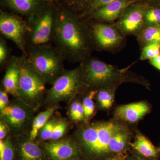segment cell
<instances>
[{"instance_id":"f35d334b","label":"cell","mask_w":160,"mask_h":160,"mask_svg":"<svg viewBox=\"0 0 160 160\" xmlns=\"http://www.w3.org/2000/svg\"><path fill=\"white\" fill-rule=\"evenodd\" d=\"M132 160H140L139 158H138L137 159Z\"/></svg>"},{"instance_id":"9c48e42d","label":"cell","mask_w":160,"mask_h":160,"mask_svg":"<svg viewBox=\"0 0 160 160\" xmlns=\"http://www.w3.org/2000/svg\"><path fill=\"white\" fill-rule=\"evenodd\" d=\"M87 21L94 49L113 52L122 48L126 43V36L114 24Z\"/></svg>"},{"instance_id":"ba28073f","label":"cell","mask_w":160,"mask_h":160,"mask_svg":"<svg viewBox=\"0 0 160 160\" xmlns=\"http://www.w3.org/2000/svg\"><path fill=\"white\" fill-rule=\"evenodd\" d=\"M35 112L31 106L16 98L1 111L0 118L9 127L12 137L29 135Z\"/></svg>"},{"instance_id":"4fadbf2b","label":"cell","mask_w":160,"mask_h":160,"mask_svg":"<svg viewBox=\"0 0 160 160\" xmlns=\"http://www.w3.org/2000/svg\"><path fill=\"white\" fill-rule=\"evenodd\" d=\"M142 0H117L97 9L84 19L111 23L118 20L130 5Z\"/></svg>"},{"instance_id":"7a4b0ae2","label":"cell","mask_w":160,"mask_h":160,"mask_svg":"<svg viewBox=\"0 0 160 160\" xmlns=\"http://www.w3.org/2000/svg\"><path fill=\"white\" fill-rule=\"evenodd\" d=\"M81 63L83 66L82 92L118 86L127 82L148 86L145 80L129 74L126 69H119L98 59L90 57Z\"/></svg>"},{"instance_id":"44dd1931","label":"cell","mask_w":160,"mask_h":160,"mask_svg":"<svg viewBox=\"0 0 160 160\" xmlns=\"http://www.w3.org/2000/svg\"><path fill=\"white\" fill-rule=\"evenodd\" d=\"M137 38L141 49L150 44L160 43V25L144 28Z\"/></svg>"},{"instance_id":"9a60e30c","label":"cell","mask_w":160,"mask_h":160,"mask_svg":"<svg viewBox=\"0 0 160 160\" xmlns=\"http://www.w3.org/2000/svg\"><path fill=\"white\" fill-rule=\"evenodd\" d=\"M15 139L19 157L21 160H46V155L29 135L12 137Z\"/></svg>"},{"instance_id":"83f0119b","label":"cell","mask_w":160,"mask_h":160,"mask_svg":"<svg viewBox=\"0 0 160 160\" xmlns=\"http://www.w3.org/2000/svg\"><path fill=\"white\" fill-rule=\"evenodd\" d=\"M69 126L68 121L65 118L58 119L55 125L52 136L49 141H55L61 139L67 131Z\"/></svg>"},{"instance_id":"52a82bcc","label":"cell","mask_w":160,"mask_h":160,"mask_svg":"<svg viewBox=\"0 0 160 160\" xmlns=\"http://www.w3.org/2000/svg\"><path fill=\"white\" fill-rule=\"evenodd\" d=\"M27 56L47 84L52 85L65 70L64 58L52 44L28 49Z\"/></svg>"},{"instance_id":"ac0fdd59","label":"cell","mask_w":160,"mask_h":160,"mask_svg":"<svg viewBox=\"0 0 160 160\" xmlns=\"http://www.w3.org/2000/svg\"><path fill=\"white\" fill-rule=\"evenodd\" d=\"M59 108V105L48 107L46 110L40 112L37 116L35 117L32 122L31 131L29 134L30 139L32 141L36 140L40 129L46 125L51 118L55 112Z\"/></svg>"},{"instance_id":"e0dca14e","label":"cell","mask_w":160,"mask_h":160,"mask_svg":"<svg viewBox=\"0 0 160 160\" xmlns=\"http://www.w3.org/2000/svg\"><path fill=\"white\" fill-rule=\"evenodd\" d=\"M13 11L29 18L46 5L44 0H2Z\"/></svg>"},{"instance_id":"1f68e13d","label":"cell","mask_w":160,"mask_h":160,"mask_svg":"<svg viewBox=\"0 0 160 160\" xmlns=\"http://www.w3.org/2000/svg\"><path fill=\"white\" fill-rule=\"evenodd\" d=\"M94 0H67V2L70 6L84 9V10Z\"/></svg>"},{"instance_id":"5b68a950","label":"cell","mask_w":160,"mask_h":160,"mask_svg":"<svg viewBox=\"0 0 160 160\" xmlns=\"http://www.w3.org/2000/svg\"><path fill=\"white\" fill-rule=\"evenodd\" d=\"M83 66L82 63L75 69L66 70L47 90L43 104L47 107L61 102L70 104L78 94L82 92Z\"/></svg>"},{"instance_id":"484cf974","label":"cell","mask_w":160,"mask_h":160,"mask_svg":"<svg viewBox=\"0 0 160 160\" xmlns=\"http://www.w3.org/2000/svg\"><path fill=\"white\" fill-rule=\"evenodd\" d=\"M144 27L160 25V6H148L144 18Z\"/></svg>"},{"instance_id":"74e56055","label":"cell","mask_w":160,"mask_h":160,"mask_svg":"<svg viewBox=\"0 0 160 160\" xmlns=\"http://www.w3.org/2000/svg\"><path fill=\"white\" fill-rule=\"evenodd\" d=\"M140 159V160H147L146 159H145L141 158H139Z\"/></svg>"},{"instance_id":"3957f363","label":"cell","mask_w":160,"mask_h":160,"mask_svg":"<svg viewBox=\"0 0 160 160\" xmlns=\"http://www.w3.org/2000/svg\"><path fill=\"white\" fill-rule=\"evenodd\" d=\"M77 129L73 139L82 151L90 157L102 156L109 152V143L112 137L125 127L116 121H107L85 124Z\"/></svg>"},{"instance_id":"4316f807","label":"cell","mask_w":160,"mask_h":160,"mask_svg":"<svg viewBox=\"0 0 160 160\" xmlns=\"http://www.w3.org/2000/svg\"><path fill=\"white\" fill-rule=\"evenodd\" d=\"M58 119L56 117L51 118L46 125L40 129L36 138L38 139V142H41L51 139L54 126Z\"/></svg>"},{"instance_id":"d6a6232c","label":"cell","mask_w":160,"mask_h":160,"mask_svg":"<svg viewBox=\"0 0 160 160\" xmlns=\"http://www.w3.org/2000/svg\"><path fill=\"white\" fill-rule=\"evenodd\" d=\"M9 103L8 93L2 88L0 90V111L3 110Z\"/></svg>"},{"instance_id":"8d00e7d4","label":"cell","mask_w":160,"mask_h":160,"mask_svg":"<svg viewBox=\"0 0 160 160\" xmlns=\"http://www.w3.org/2000/svg\"><path fill=\"white\" fill-rule=\"evenodd\" d=\"M152 2L157 4H160V0H150Z\"/></svg>"},{"instance_id":"e575fe53","label":"cell","mask_w":160,"mask_h":160,"mask_svg":"<svg viewBox=\"0 0 160 160\" xmlns=\"http://www.w3.org/2000/svg\"><path fill=\"white\" fill-rule=\"evenodd\" d=\"M149 63L160 71V53L157 56L149 60Z\"/></svg>"},{"instance_id":"f1b7e54d","label":"cell","mask_w":160,"mask_h":160,"mask_svg":"<svg viewBox=\"0 0 160 160\" xmlns=\"http://www.w3.org/2000/svg\"><path fill=\"white\" fill-rule=\"evenodd\" d=\"M140 59L142 61L150 60L160 53V43H155L147 45L141 49Z\"/></svg>"},{"instance_id":"836d02e7","label":"cell","mask_w":160,"mask_h":160,"mask_svg":"<svg viewBox=\"0 0 160 160\" xmlns=\"http://www.w3.org/2000/svg\"><path fill=\"white\" fill-rule=\"evenodd\" d=\"M10 133V130L8 126L3 122L1 121L0 122V140H4Z\"/></svg>"},{"instance_id":"cb8c5ba5","label":"cell","mask_w":160,"mask_h":160,"mask_svg":"<svg viewBox=\"0 0 160 160\" xmlns=\"http://www.w3.org/2000/svg\"><path fill=\"white\" fill-rule=\"evenodd\" d=\"M98 91V90H89L85 92L86 94L82 100L84 110L85 124L89 123L94 115L95 106L93 99Z\"/></svg>"},{"instance_id":"d4e9b609","label":"cell","mask_w":160,"mask_h":160,"mask_svg":"<svg viewBox=\"0 0 160 160\" xmlns=\"http://www.w3.org/2000/svg\"><path fill=\"white\" fill-rule=\"evenodd\" d=\"M15 148L12 137L7 136L0 140V160H14Z\"/></svg>"},{"instance_id":"7c38bea8","label":"cell","mask_w":160,"mask_h":160,"mask_svg":"<svg viewBox=\"0 0 160 160\" xmlns=\"http://www.w3.org/2000/svg\"><path fill=\"white\" fill-rule=\"evenodd\" d=\"M42 148L50 160L78 159L82 154L79 145L73 139L45 142L42 143Z\"/></svg>"},{"instance_id":"8fae6325","label":"cell","mask_w":160,"mask_h":160,"mask_svg":"<svg viewBox=\"0 0 160 160\" xmlns=\"http://www.w3.org/2000/svg\"><path fill=\"white\" fill-rule=\"evenodd\" d=\"M149 4L142 1L130 5L114 25L126 36L137 37L145 28L144 18Z\"/></svg>"},{"instance_id":"d6986e66","label":"cell","mask_w":160,"mask_h":160,"mask_svg":"<svg viewBox=\"0 0 160 160\" xmlns=\"http://www.w3.org/2000/svg\"><path fill=\"white\" fill-rule=\"evenodd\" d=\"M131 146L140 154L146 158H155L157 150L152 143L142 133L136 135L135 140Z\"/></svg>"},{"instance_id":"d590c367","label":"cell","mask_w":160,"mask_h":160,"mask_svg":"<svg viewBox=\"0 0 160 160\" xmlns=\"http://www.w3.org/2000/svg\"><path fill=\"white\" fill-rule=\"evenodd\" d=\"M125 156L119 154L105 160H125Z\"/></svg>"},{"instance_id":"ab89813d","label":"cell","mask_w":160,"mask_h":160,"mask_svg":"<svg viewBox=\"0 0 160 160\" xmlns=\"http://www.w3.org/2000/svg\"><path fill=\"white\" fill-rule=\"evenodd\" d=\"M79 160V159H76V160Z\"/></svg>"},{"instance_id":"30bf717a","label":"cell","mask_w":160,"mask_h":160,"mask_svg":"<svg viewBox=\"0 0 160 160\" xmlns=\"http://www.w3.org/2000/svg\"><path fill=\"white\" fill-rule=\"evenodd\" d=\"M28 22L15 15L1 11L0 31L5 38L11 40L27 56L26 38L30 31Z\"/></svg>"},{"instance_id":"2e32d148","label":"cell","mask_w":160,"mask_h":160,"mask_svg":"<svg viewBox=\"0 0 160 160\" xmlns=\"http://www.w3.org/2000/svg\"><path fill=\"white\" fill-rule=\"evenodd\" d=\"M6 67V73L2 80V88L8 94L18 98L20 74L19 57L12 56Z\"/></svg>"},{"instance_id":"5bb4252c","label":"cell","mask_w":160,"mask_h":160,"mask_svg":"<svg viewBox=\"0 0 160 160\" xmlns=\"http://www.w3.org/2000/svg\"><path fill=\"white\" fill-rule=\"evenodd\" d=\"M150 110L147 103L140 102L118 106L115 110L114 115L118 119L135 123L138 122Z\"/></svg>"},{"instance_id":"ffe728a7","label":"cell","mask_w":160,"mask_h":160,"mask_svg":"<svg viewBox=\"0 0 160 160\" xmlns=\"http://www.w3.org/2000/svg\"><path fill=\"white\" fill-rule=\"evenodd\" d=\"M129 136L130 132L126 126L116 132L109 140V152L120 153L122 152L129 142Z\"/></svg>"},{"instance_id":"8992f818","label":"cell","mask_w":160,"mask_h":160,"mask_svg":"<svg viewBox=\"0 0 160 160\" xmlns=\"http://www.w3.org/2000/svg\"><path fill=\"white\" fill-rule=\"evenodd\" d=\"M59 10L46 6L28 18L30 27L26 38V51L28 49L52 44L56 32Z\"/></svg>"},{"instance_id":"277c9868","label":"cell","mask_w":160,"mask_h":160,"mask_svg":"<svg viewBox=\"0 0 160 160\" xmlns=\"http://www.w3.org/2000/svg\"><path fill=\"white\" fill-rule=\"evenodd\" d=\"M19 80L18 97L36 111L43 104L47 89L46 81L32 66L27 56L19 57Z\"/></svg>"},{"instance_id":"603a6c76","label":"cell","mask_w":160,"mask_h":160,"mask_svg":"<svg viewBox=\"0 0 160 160\" xmlns=\"http://www.w3.org/2000/svg\"><path fill=\"white\" fill-rule=\"evenodd\" d=\"M68 115L72 122L78 123L85 122V116L82 100L76 97L69 104Z\"/></svg>"},{"instance_id":"7402d4cb","label":"cell","mask_w":160,"mask_h":160,"mask_svg":"<svg viewBox=\"0 0 160 160\" xmlns=\"http://www.w3.org/2000/svg\"><path fill=\"white\" fill-rule=\"evenodd\" d=\"M117 86H111L98 90L95 97L100 109L108 110L111 108L114 101L115 92Z\"/></svg>"},{"instance_id":"f546056e","label":"cell","mask_w":160,"mask_h":160,"mask_svg":"<svg viewBox=\"0 0 160 160\" xmlns=\"http://www.w3.org/2000/svg\"><path fill=\"white\" fill-rule=\"evenodd\" d=\"M12 56L10 49L4 36L0 38V65L1 67L6 66Z\"/></svg>"},{"instance_id":"4dcf8cb0","label":"cell","mask_w":160,"mask_h":160,"mask_svg":"<svg viewBox=\"0 0 160 160\" xmlns=\"http://www.w3.org/2000/svg\"><path fill=\"white\" fill-rule=\"evenodd\" d=\"M116 1L117 0H94L83 11L82 13L79 15L80 17L84 18L95 10L102 8L103 6L108 5L109 3Z\"/></svg>"},{"instance_id":"6da1fadb","label":"cell","mask_w":160,"mask_h":160,"mask_svg":"<svg viewBox=\"0 0 160 160\" xmlns=\"http://www.w3.org/2000/svg\"><path fill=\"white\" fill-rule=\"evenodd\" d=\"M53 43L65 61L70 62H82L94 49L88 21L65 8L59 10Z\"/></svg>"}]
</instances>
